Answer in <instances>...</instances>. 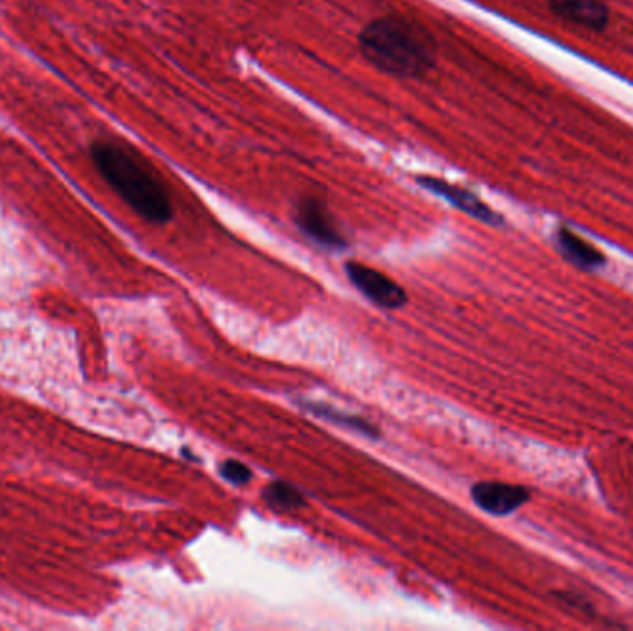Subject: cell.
<instances>
[{"mask_svg":"<svg viewBox=\"0 0 633 631\" xmlns=\"http://www.w3.org/2000/svg\"><path fill=\"white\" fill-rule=\"evenodd\" d=\"M361 54L378 71L395 78H422L435 67V39L404 15L373 19L358 36Z\"/></svg>","mask_w":633,"mask_h":631,"instance_id":"1","label":"cell"},{"mask_svg":"<svg viewBox=\"0 0 633 631\" xmlns=\"http://www.w3.org/2000/svg\"><path fill=\"white\" fill-rule=\"evenodd\" d=\"M91 160L102 180L125 204L150 224H167L173 219V200L162 178L134 150L113 141H95Z\"/></svg>","mask_w":633,"mask_h":631,"instance_id":"2","label":"cell"},{"mask_svg":"<svg viewBox=\"0 0 633 631\" xmlns=\"http://www.w3.org/2000/svg\"><path fill=\"white\" fill-rule=\"evenodd\" d=\"M295 223L298 230L319 247L328 250H343L347 247V239L337 228L326 204L319 198L306 197L298 202Z\"/></svg>","mask_w":633,"mask_h":631,"instance_id":"3","label":"cell"},{"mask_svg":"<svg viewBox=\"0 0 633 631\" xmlns=\"http://www.w3.org/2000/svg\"><path fill=\"white\" fill-rule=\"evenodd\" d=\"M345 273L361 295L384 310H398L408 302V295L400 285L384 273L360 261H348Z\"/></svg>","mask_w":633,"mask_h":631,"instance_id":"4","label":"cell"},{"mask_svg":"<svg viewBox=\"0 0 633 631\" xmlns=\"http://www.w3.org/2000/svg\"><path fill=\"white\" fill-rule=\"evenodd\" d=\"M417 184L424 187L426 191H430L435 197L447 200L448 204H452L454 208L471 215L472 219L480 221V223L489 224V226H502L504 219L502 215L493 210L491 206H487L484 200L476 197L472 191L465 187L450 184L443 178H435V176H417Z\"/></svg>","mask_w":633,"mask_h":631,"instance_id":"5","label":"cell"},{"mask_svg":"<svg viewBox=\"0 0 633 631\" xmlns=\"http://www.w3.org/2000/svg\"><path fill=\"white\" fill-rule=\"evenodd\" d=\"M472 500L491 515H509L530 500V493L521 485L502 482H480L471 489Z\"/></svg>","mask_w":633,"mask_h":631,"instance_id":"6","label":"cell"},{"mask_svg":"<svg viewBox=\"0 0 633 631\" xmlns=\"http://www.w3.org/2000/svg\"><path fill=\"white\" fill-rule=\"evenodd\" d=\"M559 19L587 30L602 32L609 25V8L602 0H547Z\"/></svg>","mask_w":633,"mask_h":631,"instance_id":"7","label":"cell"},{"mask_svg":"<svg viewBox=\"0 0 633 631\" xmlns=\"http://www.w3.org/2000/svg\"><path fill=\"white\" fill-rule=\"evenodd\" d=\"M558 247L567 260H571L574 265L584 267V269H596L604 265V256L598 248L587 243L585 239L576 236L569 228H559Z\"/></svg>","mask_w":633,"mask_h":631,"instance_id":"8","label":"cell"},{"mask_svg":"<svg viewBox=\"0 0 633 631\" xmlns=\"http://www.w3.org/2000/svg\"><path fill=\"white\" fill-rule=\"evenodd\" d=\"M304 408H306V411L313 413L315 417L336 422L339 426H345V428H350V430H354V432H360V434L369 435V437H376V435H378V428H376L374 424L365 421V419H361V417H356V415L341 413V411H337L336 408L324 406V404H319V402H304Z\"/></svg>","mask_w":633,"mask_h":631,"instance_id":"9","label":"cell"},{"mask_svg":"<svg viewBox=\"0 0 633 631\" xmlns=\"http://www.w3.org/2000/svg\"><path fill=\"white\" fill-rule=\"evenodd\" d=\"M263 500L274 509L291 511L304 506L306 498L295 485L286 482H271L263 489Z\"/></svg>","mask_w":633,"mask_h":631,"instance_id":"10","label":"cell"},{"mask_svg":"<svg viewBox=\"0 0 633 631\" xmlns=\"http://www.w3.org/2000/svg\"><path fill=\"white\" fill-rule=\"evenodd\" d=\"M219 472L226 482L234 483V485H245L252 480V471L245 463L237 461V459H226L221 463Z\"/></svg>","mask_w":633,"mask_h":631,"instance_id":"11","label":"cell"}]
</instances>
